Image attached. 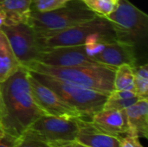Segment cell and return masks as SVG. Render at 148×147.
Returning <instances> with one entry per match:
<instances>
[{
  "label": "cell",
  "mask_w": 148,
  "mask_h": 147,
  "mask_svg": "<svg viewBox=\"0 0 148 147\" xmlns=\"http://www.w3.org/2000/svg\"><path fill=\"white\" fill-rule=\"evenodd\" d=\"M96 16L82 0H72L50 11L31 10L28 23L36 31H57L91 20Z\"/></svg>",
  "instance_id": "cell-6"
},
{
  "label": "cell",
  "mask_w": 148,
  "mask_h": 147,
  "mask_svg": "<svg viewBox=\"0 0 148 147\" xmlns=\"http://www.w3.org/2000/svg\"><path fill=\"white\" fill-rule=\"evenodd\" d=\"M75 141H57L48 144L49 147H74Z\"/></svg>",
  "instance_id": "cell-25"
},
{
  "label": "cell",
  "mask_w": 148,
  "mask_h": 147,
  "mask_svg": "<svg viewBox=\"0 0 148 147\" xmlns=\"http://www.w3.org/2000/svg\"><path fill=\"white\" fill-rule=\"evenodd\" d=\"M134 93L140 99H148V64L133 67Z\"/></svg>",
  "instance_id": "cell-19"
},
{
  "label": "cell",
  "mask_w": 148,
  "mask_h": 147,
  "mask_svg": "<svg viewBox=\"0 0 148 147\" xmlns=\"http://www.w3.org/2000/svg\"><path fill=\"white\" fill-rule=\"evenodd\" d=\"M90 120L102 132L120 139L130 134L124 110L101 109L95 113Z\"/></svg>",
  "instance_id": "cell-12"
},
{
  "label": "cell",
  "mask_w": 148,
  "mask_h": 147,
  "mask_svg": "<svg viewBox=\"0 0 148 147\" xmlns=\"http://www.w3.org/2000/svg\"><path fill=\"white\" fill-rule=\"evenodd\" d=\"M4 133H4V131H3V127H2V126H1V124H0V137H2Z\"/></svg>",
  "instance_id": "cell-28"
},
{
  "label": "cell",
  "mask_w": 148,
  "mask_h": 147,
  "mask_svg": "<svg viewBox=\"0 0 148 147\" xmlns=\"http://www.w3.org/2000/svg\"><path fill=\"white\" fill-rule=\"evenodd\" d=\"M29 80L34 99L46 114L64 118H83L77 110L69 106L52 89L37 81L30 73Z\"/></svg>",
  "instance_id": "cell-9"
},
{
  "label": "cell",
  "mask_w": 148,
  "mask_h": 147,
  "mask_svg": "<svg viewBox=\"0 0 148 147\" xmlns=\"http://www.w3.org/2000/svg\"><path fill=\"white\" fill-rule=\"evenodd\" d=\"M33 77L52 89L64 102L77 110L83 118L90 120L103 109L108 94L69 83L49 75L29 70Z\"/></svg>",
  "instance_id": "cell-5"
},
{
  "label": "cell",
  "mask_w": 148,
  "mask_h": 147,
  "mask_svg": "<svg viewBox=\"0 0 148 147\" xmlns=\"http://www.w3.org/2000/svg\"><path fill=\"white\" fill-rule=\"evenodd\" d=\"M120 147H145L140 141V138L136 135L128 134L121 139Z\"/></svg>",
  "instance_id": "cell-23"
},
{
  "label": "cell",
  "mask_w": 148,
  "mask_h": 147,
  "mask_svg": "<svg viewBox=\"0 0 148 147\" xmlns=\"http://www.w3.org/2000/svg\"><path fill=\"white\" fill-rule=\"evenodd\" d=\"M18 138H15L7 133L0 137V147H15Z\"/></svg>",
  "instance_id": "cell-24"
},
{
  "label": "cell",
  "mask_w": 148,
  "mask_h": 147,
  "mask_svg": "<svg viewBox=\"0 0 148 147\" xmlns=\"http://www.w3.org/2000/svg\"><path fill=\"white\" fill-rule=\"evenodd\" d=\"M29 70L52 76L61 81L109 95L114 90V68L101 65H76L69 67L50 66L34 62L26 67Z\"/></svg>",
  "instance_id": "cell-2"
},
{
  "label": "cell",
  "mask_w": 148,
  "mask_h": 147,
  "mask_svg": "<svg viewBox=\"0 0 148 147\" xmlns=\"http://www.w3.org/2000/svg\"><path fill=\"white\" fill-rule=\"evenodd\" d=\"M31 0H0V10L6 18L5 26L28 23L31 12Z\"/></svg>",
  "instance_id": "cell-15"
},
{
  "label": "cell",
  "mask_w": 148,
  "mask_h": 147,
  "mask_svg": "<svg viewBox=\"0 0 148 147\" xmlns=\"http://www.w3.org/2000/svg\"><path fill=\"white\" fill-rule=\"evenodd\" d=\"M5 23H6L5 15H4V13L2 10H0V29L3 26H5Z\"/></svg>",
  "instance_id": "cell-26"
},
{
  "label": "cell",
  "mask_w": 148,
  "mask_h": 147,
  "mask_svg": "<svg viewBox=\"0 0 148 147\" xmlns=\"http://www.w3.org/2000/svg\"><path fill=\"white\" fill-rule=\"evenodd\" d=\"M139 100H140L139 96L133 91L113 90L108 96L103 109L122 111L136 103Z\"/></svg>",
  "instance_id": "cell-17"
},
{
  "label": "cell",
  "mask_w": 148,
  "mask_h": 147,
  "mask_svg": "<svg viewBox=\"0 0 148 147\" xmlns=\"http://www.w3.org/2000/svg\"><path fill=\"white\" fill-rule=\"evenodd\" d=\"M15 147H49V145L37 139L21 136L17 139Z\"/></svg>",
  "instance_id": "cell-22"
},
{
  "label": "cell",
  "mask_w": 148,
  "mask_h": 147,
  "mask_svg": "<svg viewBox=\"0 0 148 147\" xmlns=\"http://www.w3.org/2000/svg\"><path fill=\"white\" fill-rule=\"evenodd\" d=\"M138 56V52L133 46L115 40L105 42L93 60L96 63L116 68L123 64L136 66Z\"/></svg>",
  "instance_id": "cell-11"
},
{
  "label": "cell",
  "mask_w": 148,
  "mask_h": 147,
  "mask_svg": "<svg viewBox=\"0 0 148 147\" xmlns=\"http://www.w3.org/2000/svg\"><path fill=\"white\" fill-rule=\"evenodd\" d=\"M74 147H88V146H84V145H82V144H81V143H79V142H76V141H75Z\"/></svg>",
  "instance_id": "cell-27"
},
{
  "label": "cell",
  "mask_w": 148,
  "mask_h": 147,
  "mask_svg": "<svg viewBox=\"0 0 148 147\" xmlns=\"http://www.w3.org/2000/svg\"><path fill=\"white\" fill-rule=\"evenodd\" d=\"M23 65L16 59L10 42L0 29V83L14 75Z\"/></svg>",
  "instance_id": "cell-16"
},
{
  "label": "cell",
  "mask_w": 148,
  "mask_h": 147,
  "mask_svg": "<svg viewBox=\"0 0 148 147\" xmlns=\"http://www.w3.org/2000/svg\"><path fill=\"white\" fill-rule=\"evenodd\" d=\"M130 134L139 138L148 136V99H140L124 110Z\"/></svg>",
  "instance_id": "cell-14"
},
{
  "label": "cell",
  "mask_w": 148,
  "mask_h": 147,
  "mask_svg": "<svg viewBox=\"0 0 148 147\" xmlns=\"http://www.w3.org/2000/svg\"><path fill=\"white\" fill-rule=\"evenodd\" d=\"M72 0H31V10L46 12L60 8Z\"/></svg>",
  "instance_id": "cell-21"
},
{
  "label": "cell",
  "mask_w": 148,
  "mask_h": 147,
  "mask_svg": "<svg viewBox=\"0 0 148 147\" xmlns=\"http://www.w3.org/2000/svg\"><path fill=\"white\" fill-rule=\"evenodd\" d=\"M95 15L107 18L117 7L118 0H82Z\"/></svg>",
  "instance_id": "cell-20"
},
{
  "label": "cell",
  "mask_w": 148,
  "mask_h": 147,
  "mask_svg": "<svg viewBox=\"0 0 148 147\" xmlns=\"http://www.w3.org/2000/svg\"><path fill=\"white\" fill-rule=\"evenodd\" d=\"M114 90H126L134 92L133 66L123 64L116 68L114 78Z\"/></svg>",
  "instance_id": "cell-18"
},
{
  "label": "cell",
  "mask_w": 148,
  "mask_h": 147,
  "mask_svg": "<svg viewBox=\"0 0 148 147\" xmlns=\"http://www.w3.org/2000/svg\"><path fill=\"white\" fill-rule=\"evenodd\" d=\"M76 119L43 114L22 136L47 144L57 141H75L78 131Z\"/></svg>",
  "instance_id": "cell-7"
},
{
  "label": "cell",
  "mask_w": 148,
  "mask_h": 147,
  "mask_svg": "<svg viewBox=\"0 0 148 147\" xmlns=\"http://www.w3.org/2000/svg\"><path fill=\"white\" fill-rule=\"evenodd\" d=\"M107 19L113 27L116 41L133 46L137 52L147 46L148 15L129 0H118L117 7Z\"/></svg>",
  "instance_id": "cell-4"
},
{
  "label": "cell",
  "mask_w": 148,
  "mask_h": 147,
  "mask_svg": "<svg viewBox=\"0 0 148 147\" xmlns=\"http://www.w3.org/2000/svg\"><path fill=\"white\" fill-rule=\"evenodd\" d=\"M42 49L56 47L80 46L97 41H115V35L110 22L96 16L87 22L57 31H36Z\"/></svg>",
  "instance_id": "cell-3"
},
{
  "label": "cell",
  "mask_w": 148,
  "mask_h": 147,
  "mask_svg": "<svg viewBox=\"0 0 148 147\" xmlns=\"http://www.w3.org/2000/svg\"><path fill=\"white\" fill-rule=\"evenodd\" d=\"M36 62L59 67L99 64L88 56L84 45L44 49Z\"/></svg>",
  "instance_id": "cell-10"
},
{
  "label": "cell",
  "mask_w": 148,
  "mask_h": 147,
  "mask_svg": "<svg viewBox=\"0 0 148 147\" xmlns=\"http://www.w3.org/2000/svg\"><path fill=\"white\" fill-rule=\"evenodd\" d=\"M0 29L7 36L16 59L23 67L38 61L42 49L33 27L29 23H18L3 26Z\"/></svg>",
  "instance_id": "cell-8"
},
{
  "label": "cell",
  "mask_w": 148,
  "mask_h": 147,
  "mask_svg": "<svg viewBox=\"0 0 148 147\" xmlns=\"http://www.w3.org/2000/svg\"><path fill=\"white\" fill-rule=\"evenodd\" d=\"M76 121L78 126L76 142L88 147H120L119 138L102 132L90 120L77 118Z\"/></svg>",
  "instance_id": "cell-13"
},
{
  "label": "cell",
  "mask_w": 148,
  "mask_h": 147,
  "mask_svg": "<svg viewBox=\"0 0 148 147\" xmlns=\"http://www.w3.org/2000/svg\"><path fill=\"white\" fill-rule=\"evenodd\" d=\"M29 72L21 67L0 83V124L5 133L19 138L42 115L29 80Z\"/></svg>",
  "instance_id": "cell-1"
}]
</instances>
